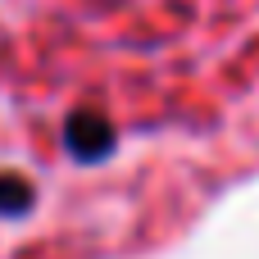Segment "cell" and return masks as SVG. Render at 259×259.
<instances>
[{"label":"cell","instance_id":"1","mask_svg":"<svg viewBox=\"0 0 259 259\" xmlns=\"http://www.w3.org/2000/svg\"><path fill=\"white\" fill-rule=\"evenodd\" d=\"M114 146V132H109V123L105 118H96V114H73V123H68V150L77 155V159H100L105 150Z\"/></svg>","mask_w":259,"mask_h":259},{"label":"cell","instance_id":"2","mask_svg":"<svg viewBox=\"0 0 259 259\" xmlns=\"http://www.w3.org/2000/svg\"><path fill=\"white\" fill-rule=\"evenodd\" d=\"M32 205V191L18 178H0V214H23Z\"/></svg>","mask_w":259,"mask_h":259}]
</instances>
